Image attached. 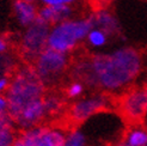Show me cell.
<instances>
[{"mask_svg": "<svg viewBox=\"0 0 147 146\" xmlns=\"http://www.w3.org/2000/svg\"><path fill=\"white\" fill-rule=\"evenodd\" d=\"M13 11L18 23L25 28L34 24L38 17V10L34 3H28L24 0H16L13 4Z\"/></svg>", "mask_w": 147, "mask_h": 146, "instance_id": "cell-12", "label": "cell"}, {"mask_svg": "<svg viewBox=\"0 0 147 146\" xmlns=\"http://www.w3.org/2000/svg\"><path fill=\"white\" fill-rule=\"evenodd\" d=\"M46 118H47V113H46L45 103H43V98H40L31 102L30 104H28L17 115V118L13 120V122L23 130H25L36 126H40V123Z\"/></svg>", "mask_w": 147, "mask_h": 146, "instance_id": "cell-9", "label": "cell"}, {"mask_svg": "<svg viewBox=\"0 0 147 146\" xmlns=\"http://www.w3.org/2000/svg\"><path fill=\"white\" fill-rule=\"evenodd\" d=\"M91 16L86 18H69L50 28L47 47L67 54L74 50L93 29Z\"/></svg>", "mask_w": 147, "mask_h": 146, "instance_id": "cell-3", "label": "cell"}, {"mask_svg": "<svg viewBox=\"0 0 147 146\" xmlns=\"http://www.w3.org/2000/svg\"><path fill=\"white\" fill-rule=\"evenodd\" d=\"M121 115L138 125L147 118V86L126 91L119 102Z\"/></svg>", "mask_w": 147, "mask_h": 146, "instance_id": "cell-8", "label": "cell"}, {"mask_svg": "<svg viewBox=\"0 0 147 146\" xmlns=\"http://www.w3.org/2000/svg\"><path fill=\"white\" fill-rule=\"evenodd\" d=\"M10 85V79L7 77H0V93L7 91Z\"/></svg>", "mask_w": 147, "mask_h": 146, "instance_id": "cell-22", "label": "cell"}, {"mask_svg": "<svg viewBox=\"0 0 147 146\" xmlns=\"http://www.w3.org/2000/svg\"><path fill=\"white\" fill-rule=\"evenodd\" d=\"M120 143L124 146H147V127L134 125L127 130Z\"/></svg>", "mask_w": 147, "mask_h": 146, "instance_id": "cell-13", "label": "cell"}, {"mask_svg": "<svg viewBox=\"0 0 147 146\" xmlns=\"http://www.w3.org/2000/svg\"><path fill=\"white\" fill-rule=\"evenodd\" d=\"M43 103H45L47 116L59 114L62 110V107H63V101L61 99V97H59L55 93L45 95V97H43Z\"/></svg>", "mask_w": 147, "mask_h": 146, "instance_id": "cell-14", "label": "cell"}, {"mask_svg": "<svg viewBox=\"0 0 147 146\" xmlns=\"http://www.w3.org/2000/svg\"><path fill=\"white\" fill-rule=\"evenodd\" d=\"M32 67L46 87L54 85L68 68V55L47 47L35 59Z\"/></svg>", "mask_w": 147, "mask_h": 146, "instance_id": "cell-4", "label": "cell"}, {"mask_svg": "<svg viewBox=\"0 0 147 146\" xmlns=\"http://www.w3.org/2000/svg\"><path fill=\"white\" fill-rule=\"evenodd\" d=\"M46 86L36 74L32 66H23L16 70L10 79L5 97L7 99V113L14 120L17 115L31 102L43 98Z\"/></svg>", "mask_w": 147, "mask_h": 146, "instance_id": "cell-2", "label": "cell"}, {"mask_svg": "<svg viewBox=\"0 0 147 146\" xmlns=\"http://www.w3.org/2000/svg\"><path fill=\"white\" fill-rule=\"evenodd\" d=\"M72 12L71 6H43L41 10H38L37 18L47 25L54 26L55 24L69 19Z\"/></svg>", "mask_w": 147, "mask_h": 146, "instance_id": "cell-10", "label": "cell"}, {"mask_svg": "<svg viewBox=\"0 0 147 146\" xmlns=\"http://www.w3.org/2000/svg\"><path fill=\"white\" fill-rule=\"evenodd\" d=\"M99 3H110V1H113V0H98Z\"/></svg>", "mask_w": 147, "mask_h": 146, "instance_id": "cell-25", "label": "cell"}, {"mask_svg": "<svg viewBox=\"0 0 147 146\" xmlns=\"http://www.w3.org/2000/svg\"><path fill=\"white\" fill-rule=\"evenodd\" d=\"M14 61L12 56L0 54V77H7V73H10L13 70Z\"/></svg>", "mask_w": 147, "mask_h": 146, "instance_id": "cell-18", "label": "cell"}, {"mask_svg": "<svg viewBox=\"0 0 147 146\" xmlns=\"http://www.w3.org/2000/svg\"><path fill=\"white\" fill-rule=\"evenodd\" d=\"M13 120L9 115V113H1L0 114V130L5 129V128H11L13 127Z\"/></svg>", "mask_w": 147, "mask_h": 146, "instance_id": "cell-21", "label": "cell"}, {"mask_svg": "<svg viewBox=\"0 0 147 146\" xmlns=\"http://www.w3.org/2000/svg\"><path fill=\"white\" fill-rule=\"evenodd\" d=\"M115 146H117V145H115Z\"/></svg>", "mask_w": 147, "mask_h": 146, "instance_id": "cell-27", "label": "cell"}, {"mask_svg": "<svg viewBox=\"0 0 147 146\" xmlns=\"http://www.w3.org/2000/svg\"><path fill=\"white\" fill-rule=\"evenodd\" d=\"M111 105V99L104 92L94 93L76 101L68 110V118L74 123H82L92 116L105 112Z\"/></svg>", "mask_w": 147, "mask_h": 146, "instance_id": "cell-7", "label": "cell"}, {"mask_svg": "<svg viewBox=\"0 0 147 146\" xmlns=\"http://www.w3.org/2000/svg\"><path fill=\"white\" fill-rule=\"evenodd\" d=\"M87 42L90 43L92 47H103L107 43L108 41V35L105 32H103L102 30L97 28H93L92 30L87 34V37H86Z\"/></svg>", "mask_w": 147, "mask_h": 146, "instance_id": "cell-16", "label": "cell"}, {"mask_svg": "<svg viewBox=\"0 0 147 146\" xmlns=\"http://www.w3.org/2000/svg\"><path fill=\"white\" fill-rule=\"evenodd\" d=\"M93 26L109 35H116L120 32V23L116 17L108 10H98L91 14Z\"/></svg>", "mask_w": 147, "mask_h": 146, "instance_id": "cell-11", "label": "cell"}, {"mask_svg": "<svg viewBox=\"0 0 147 146\" xmlns=\"http://www.w3.org/2000/svg\"><path fill=\"white\" fill-rule=\"evenodd\" d=\"M43 6H71L76 0H40Z\"/></svg>", "mask_w": 147, "mask_h": 146, "instance_id": "cell-20", "label": "cell"}, {"mask_svg": "<svg viewBox=\"0 0 147 146\" xmlns=\"http://www.w3.org/2000/svg\"><path fill=\"white\" fill-rule=\"evenodd\" d=\"M24 1H28V3H34L35 0H24Z\"/></svg>", "mask_w": 147, "mask_h": 146, "instance_id": "cell-26", "label": "cell"}, {"mask_svg": "<svg viewBox=\"0 0 147 146\" xmlns=\"http://www.w3.org/2000/svg\"><path fill=\"white\" fill-rule=\"evenodd\" d=\"M7 50V42L4 37L0 36V54H4Z\"/></svg>", "mask_w": 147, "mask_h": 146, "instance_id": "cell-24", "label": "cell"}, {"mask_svg": "<svg viewBox=\"0 0 147 146\" xmlns=\"http://www.w3.org/2000/svg\"><path fill=\"white\" fill-rule=\"evenodd\" d=\"M63 146H87V139L85 133L78 128L71 130L66 135Z\"/></svg>", "mask_w": 147, "mask_h": 146, "instance_id": "cell-15", "label": "cell"}, {"mask_svg": "<svg viewBox=\"0 0 147 146\" xmlns=\"http://www.w3.org/2000/svg\"><path fill=\"white\" fill-rule=\"evenodd\" d=\"M50 26L38 18L35 23L28 26L20 39V50L26 60L34 62L43 50L47 48Z\"/></svg>", "mask_w": 147, "mask_h": 146, "instance_id": "cell-5", "label": "cell"}, {"mask_svg": "<svg viewBox=\"0 0 147 146\" xmlns=\"http://www.w3.org/2000/svg\"><path fill=\"white\" fill-rule=\"evenodd\" d=\"M7 112V99L5 96L0 95V114Z\"/></svg>", "mask_w": 147, "mask_h": 146, "instance_id": "cell-23", "label": "cell"}, {"mask_svg": "<svg viewBox=\"0 0 147 146\" xmlns=\"http://www.w3.org/2000/svg\"><path fill=\"white\" fill-rule=\"evenodd\" d=\"M142 68L139 50L122 47L107 54H94L79 59L73 66V78L91 89L104 93L124 91L135 82Z\"/></svg>", "mask_w": 147, "mask_h": 146, "instance_id": "cell-1", "label": "cell"}, {"mask_svg": "<svg viewBox=\"0 0 147 146\" xmlns=\"http://www.w3.org/2000/svg\"><path fill=\"white\" fill-rule=\"evenodd\" d=\"M16 139L17 135L14 133L13 127L0 130V146H13Z\"/></svg>", "mask_w": 147, "mask_h": 146, "instance_id": "cell-17", "label": "cell"}, {"mask_svg": "<svg viewBox=\"0 0 147 146\" xmlns=\"http://www.w3.org/2000/svg\"><path fill=\"white\" fill-rule=\"evenodd\" d=\"M83 92H84V84L77 82V80L71 83L67 87V90H66V95L69 98H78L82 96Z\"/></svg>", "mask_w": 147, "mask_h": 146, "instance_id": "cell-19", "label": "cell"}, {"mask_svg": "<svg viewBox=\"0 0 147 146\" xmlns=\"http://www.w3.org/2000/svg\"><path fill=\"white\" fill-rule=\"evenodd\" d=\"M65 133L60 128L48 126H36L23 130L13 146H63Z\"/></svg>", "mask_w": 147, "mask_h": 146, "instance_id": "cell-6", "label": "cell"}]
</instances>
